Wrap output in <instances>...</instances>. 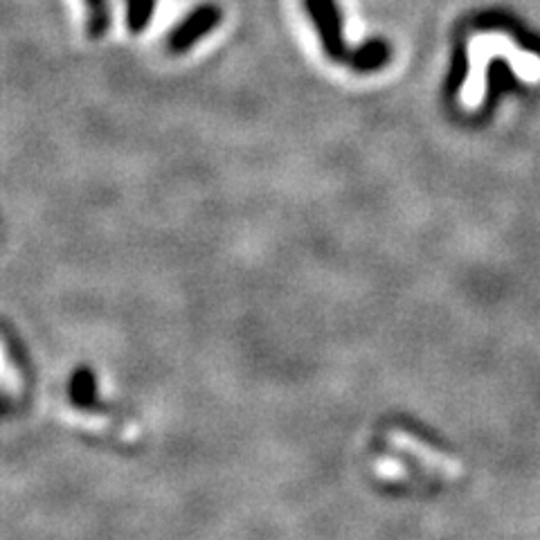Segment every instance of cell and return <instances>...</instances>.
Listing matches in <instances>:
<instances>
[{"mask_svg": "<svg viewBox=\"0 0 540 540\" xmlns=\"http://www.w3.org/2000/svg\"><path fill=\"white\" fill-rule=\"evenodd\" d=\"M304 9L318 32L327 59L333 63H347L351 52L345 41V21H342L336 0H304Z\"/></svg>", "mask_w": 540, "mask_h": 540, "instance_id": "cell-1", "label": "cell"}, {"mask_svg": "<svg viewBox=\"0 0 540 540\" xmlns=\"http://www.w3.org/2000/svg\"><path fill=\"white\" fill-rule=\"evenodd\" d=\"M223 12L219 5L214 3H203L194 7L192 12H189L183 21H180L174 30L169 32L167 39V48L174 54H183L189 48H194V45L205 39L207 34H210L214 27L221 25Z\"/></svg>", "mask_w": 540, "mask_h": 540, "instance_id": "cell-2", "label": "cell"}, {"mask_svg": "<svg viewBox=\"0 0 540 540\" xmlns=\"http://www.w3.org/2000/svg\"><path fill=\"white\" fill-rule=\"evenodd\" d=\"M392 59V48L385 39H369L363 45H358L356 50L349 54V66L351 70L367 75V72H376L385 68Z\"/></svg>", "mask_w": 540, "mask_h": 540, "instance_id": "cell-3", "label": "cell"}, {"mask_svg": "<svg viewBox=\"0 0 540 540\" xmlns=\"http://www.w3.org/2000/svg\"><path fill=\"white\" fill-rule=\"evenodd\" d=\"M86 5V32L90 39H99L111 27V3L108 0H84Z\"/></svg>", "mask_w": 540, "mask_h": 540, "instance_id": "cell-4", "label": "cell"}, {"mask_svg": "<svg viewBox=\"0 0 540 540\" xmlns=\"http://www.w3.org/2000/svg\"><path fill=\"white\" fill-rule=\"evenodd\" d=\"M126 3V27L131 34H140L151 25L156 14L158 0H124Z\"/></svg>", "mask_w": 540, "mask_h": 540, "instance_id": "cell-5", "label": "cell"}, {"mask_svg": "<svg viewBox=\"0 0 540 540\" xmlns=\"http://www.w3.org/2000/svg\"><path fill=\"white\" fill-rule=\"evenodd\" d=\"M468 72V66H466V59H464V52H457L455 54V61H453V68H450V75H448V81H446V90L450 93V90H459V86H462V81L466 77Z\"/></svg>", "mask_w": 540, "mask_h": 540, "instance_id": "cell-6", "label": "cell"}]
</instances>
